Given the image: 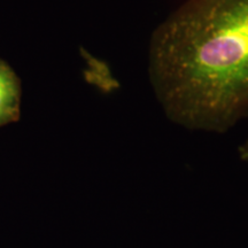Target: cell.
Returning <instances> with one entry per match:
<instances>
[{
    "label": "cell",
    "instance_id": "7a4b0ae2",
    "mask_svg": "<svg viewBox=\"0 0 248 248\" xmlns=\"http://www.w3.org/2000/svg\"><path fill=\"white\" fill-rule=\"evenodd\" d=\"M20 79L7 63L0 60V126L20 119Z\"/></svg>",
    "mask_w": 248,
    "mask_h": 248
},
{
    "label": "cell",
    "instance_id": "6da1fadb",
    "mask_svg": "<svg viewBox=\"0 0 248 248\" xmlns=\"http://www.w3.org/2000/svg\"><path fill=\"white\" fill-rule=\"evenodd\" d=\"M148 76L183 128L223 133L248 117V0H186L152 33Z\"/></svg>",
    "mask_w": 248,
    "mask_h": 248
},
{
    "label": "cell",
    "instance_id": "3957f363",
    "mask_svg": "<svg viewBox=\"0 0 248 248\" xmlns=\"http://www.w3.org/2000/svg\"><path fill=\"white\" fill-rule=\"evenodd\" d=\"M239 154H240L241 159H243L244 161H247L248 162V138H247V140L240 146Z\"/></svg>",
    "mask_w": 248,
    "mask_h": 248
}]
</instances>
